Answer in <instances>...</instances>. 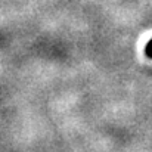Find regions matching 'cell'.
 <instances>
[{"instance_id": "6da1fadb", "label": "cell", "mask_w": 152, "mask_h": 152, "mask_svg": "<svg viewBox=\"0 0 152 152\" xmlns=\"http://www.w3.org/2000/svg\"><path fill=\"white\" fill-rule=\"evenodd\" d=\"M145 55H146L149 59H152V39L148 42V45H146V48H145Z\"/></svg>"}]
</instances>
